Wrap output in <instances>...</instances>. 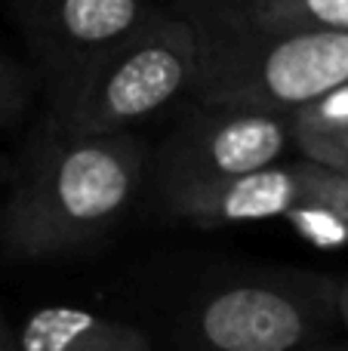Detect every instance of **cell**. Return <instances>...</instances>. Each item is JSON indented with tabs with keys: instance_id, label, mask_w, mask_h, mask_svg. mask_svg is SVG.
I'll use <instances>...</instances> for the list:
<instances>
[{
	"instance_id": "1",
	"label": "cell",
	"mask_w": 348,
	"mask_h": 351,
	"mask_svg": "<svg viewBox=\"0 0 348 351\" xmlns=\"http://www.w3.org/2000/svg\"><path fill=\"white\" fill-rule=\"evenodd\" d=\"M145 160L148 152L133 130L71 133L43 121L0 206L3 253L47 262L102 241L133 206Z\"/></svg>"
},
{
	"instance_id": "2",
	"label": "cell",
	"mask_w": 348,
	"mask_h": 351,
	"mask_svg": "<svg viewBox=\"0 0 348 351\" xmlns=\"http://www.w3.org/2000/svg\"><path fill=\"white\" fill-rule=\"evenodd\" d=\"M195 37L201 102L290 114L348 80V31L277 28L253 0H173Z\"/></svg>"
},
{
	"instance_id": "3",
	"label": "cell",
	"mask_w": 348,
	"mask_h": 351,
	"mask_svg": "<svg viewBox=\"0 0 348 351\" xmlns=\"http://www.w3.org/2000/svg\"><path fill=\"white\" fill-rule=\"evenodd\" d=\"M336 280L302 268H247L197 290L173 324L185 348L290 351L330 339Z\"/></svg>"
},
{
	"instance_id": "4",
	"label": "cell",
	"mask_w": 348,
	"mask_h": 351,
	"mask_svg": "<svg viewBox=\"0 0 348 351\" xmlns=\"http://www.w3.org/2000/svg\"><path fill=\"white\" fill-rule=\"evenodd\" d=\"M195 84V37L173 6H158L133 34L49 93L47 121L71 133H123Z\"/></svg>"
},
{
	"instance_id": "5",
	"label": "cell",
	"mask_w": 348,
	"mask_h": 351,
	"mask_svg": "<svg viewBox=\"0 0 348 351\" xmlns=\"http://www.w3.org/2000/svg\"><path fill=\"white\" fill-rule=\"evenodd\" d=\"M293 142L290 114L195 99L151 154L154 200L197 191L284 158Z\"/></svg>"
},
{
	"instance_id": "6",
	"label": "cell",
	"mask_w": 348,
	"mask_h": 351,
	"mask_svg": "<svg viewBox=\"0 0 348 351\" xmlns=\"http://www.w3.org/2000/svg\"><path fill=\"white\" fill-rule=\"evenodd\" d=\"M154 10V0H16L12 6L47 93L133 34Z\"/></svg>"
},
{
	"instance_id": "7",
	"label": "cell",
	"mask_w": 348,
	"mask_h": 351,
	"mask_svg": "<svg viewBox=\"0 0 348 351\" xmlns=\"http://www.w3.org/2000/svg\"><path fill=\"white\" fill-rule=\"evenodd\" d=\"M296 167L293 164H265L259 170L213 182L197 191H185L166 200L160 213L182 219L197 228H228V225L277 219L296 204Z\"/></svg>"
},
{
	"instance_id": "8",
	"label": "cell",
	"mask_w": 348,
	"mask_h": 351,
	"mask_svg": "<svg viewBox=\"0 0 348 351\" xmlns=\"http://www.w3.org/2000/svg\"><path fill=\"white\" fill-rule=\"evenodd\" d=\"M22 351H148L154 339L136 324L71 305H47L12 327Z\"/></svg>"
},
{
	"instance_id": "9",
	"label": "cell",
	"mask_w": 348,
	"mask_h": 351,
	"mask_svg": "<svg viewBox=\"0 0 348 351\" xmlns=\"http://www.w3.org/2000/svg\"><path fill=\"white\" fill-rule=\"evenodd\" d=\"M293 167H296V185H299L293 206L330 213V216L348 222V170L306 158V154H299V160H293Z\"/></svg>"
},
{
	"instance_id": "10",
	"label": "cell",
	"mask_w": 348,
	"mask_h": 351,
	"mask_svg": "<svg viewBox=\"0 0 348 351\" xmlns=\"http://www.w3.org/2000/svg\"><path fill=\"white\" fill-rule=\"evenodd\" d=\"M253 10L277 28L348 31V0H253Z\"/></svg>"
},
{
	"instance_id": "11",
	"label": "cell",
	"mask_w": 348,
	"mask_h": 351,
	"mask_svg": "<svg viewBox=\"0 0 348 351\" xmlns=\"http://www.w3.org/2000/svg\"><path fill=\"white\" fill-rule=\"evenodd\" d=\"M348 123V80L330 86L327 93L314 96L312 102L299 105L296 111H290V133H293V145L314 136L333 133V130Z\"/></svg>"
},
{
	"instance_id": "12",
	"label": "cell",
	"mask_w": 348,
	"mask_h": 351,
	"mask_svg": "<svg viewBox=\"0 0 348 351\" xmlns=\"http://www.w3.org/2000/svg\"><path fill=\"white\" fill-rule=\"evenodd\" d=\"M40 77L31 65L0 53V130H16L34 108Z\"/></svg>"
},
{
	"instance_id": "13",
	"label": "cell",
	"mask_w": 348,
	"mask_h": 351,
	"mask_svg": "<svg viewBox=\"0 0 348 351\" xmlns=\"http://www.w3.org/2000/svg\"><path fill=\"white\" fill-rule=\"evenodd\" d=\"M296 148H299V154H306V158L324 160V164L348 170V123L339 127V130H333V133H324V136H314V139L299 142Z\"/></svg>"
},
{
	"instance_id": "14",
	"label": "cell",
	"mask_w": 348,
	"mask_h": 351,
	"mask_svg": "<svg viewBox=\"0 0 348 351\" xmlns=\"http://www.w3.org/2000/svg\"><path fill=\"white\" fill-rule=\"evenodd\" d=\"M336 317H339V324L348 330V278L336 280Z\"/></svg>"
},
{
	"instance_id": "15",
	"label": "cell",
	"mask_w": 348,
	"mask_h": 351,
	"mask_svg": "<svg viewBox=\"0 0 348 351\" xmlns=\"http://www.w3.org/2000/svg\"><path fill=\"white\" fill-rule=\"evenodd\" d=\"M6 348H16V339H12V324L0 311V351H6Z\"/></svg>"
}]
</instances>
